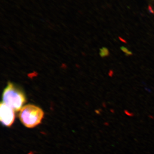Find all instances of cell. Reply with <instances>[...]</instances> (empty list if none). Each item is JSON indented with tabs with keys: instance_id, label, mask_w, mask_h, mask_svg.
I'll use <instances>...</instances> for the list:
<instances>
[{
	"instance_id": "cell-1",
	"label": "cell",
	"mask_w": 154,
	"mask_h": 154,
	"mask_svg": "<svg viewBox=\"0 0 154 154\" xmlns=\"http://www.w3.org/2000/svg\"><path fill=\"white\" fill-rule=\"evenodd\" d=\"M3 103L15 111L21 110L26 102L24 93L13 83L9 82L2 94Z\"/></svg>"
},
{
	"instance_id": "cell-2",
	"label": "cell",
	"mask_w": 154,
	"mask_h": 154,
	"mask_svg": "<svg viewBox=\"0 0 154 154\" xmlns=\"http://www.w3.org/2000/svg\"><path fill=\"white\" fill-rule=\"evenodd\" d=\"M44 113L40 107L33 105L24 106L19 113V118L22 124L28 128H33L41 123Z\"/></svg>"
},
{
	"instance_id": "cell-3",
	"label": "cell",
	"mask_w": 154,
	"mask_h": 154,
	"mask_svg": "<svg viewBox=\"0 0 154 154\" xmlns=\"http://www.w3.org/2000/svg\"><path fill=\"white\" fill-rule=\"evenodd\" d=\"M15 119L14 110L2 102L0 105V120L5 126H11L14 123Z\"/></svg>"
}]
</instances>
